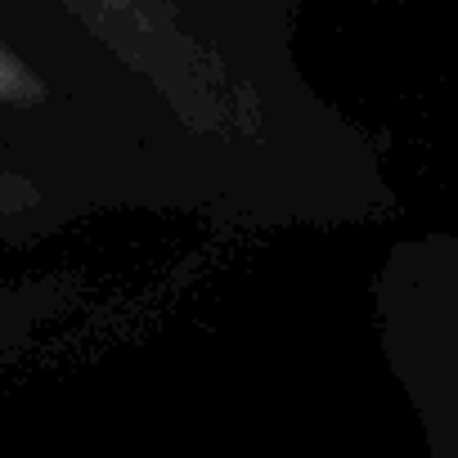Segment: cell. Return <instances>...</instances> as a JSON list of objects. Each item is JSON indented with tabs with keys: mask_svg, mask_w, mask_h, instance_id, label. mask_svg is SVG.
<instances>
[{
	"mask_svg": "<svg viewBox=\"0 0 458 458\" xmlns=\"http://www.w3.org/2000/svg\"><path fill=\"white\" fill-rule=\"evenodd\" d=\"M386 369L413 409L422 458H458V239L391 248L373 284Z\"/></svg>",
	"mask_w": 458,
	"mask_h": 458,
	"instance_id": "obj_1",
	"label": "cell"
},
{
	"mask_svg": "<svg viewBox=\"0 0 458 458\" xmlns=\"http://www.w3.org/2000/svg\"><path fill=\"white\" fill-rule=\"evenodd\" d=\"M41 95H46V90H41V81L32 77V68L19 64L14 55L0 50V99H10V104H32V99H41Z\"/></svg>",
	"mask_w": 458,
	"mask_h": 458,
	"instance_id": "obj_2",
	"label": "cell"
}]
</instances>
